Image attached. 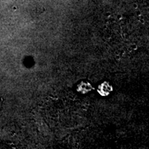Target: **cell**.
<instances>
[{"label": "cell", "instance_id": "6da1fadb", "mask_svg": "<svg viewBox=\"0 0 149 149\" xmlns=\"http://www.w3.org/2000/svg\"><path fill=\"white\" fill-rule=\"evenodd\" d=\"M111 90V87L110 86V85L108 83H104L103 84H102L100 86L99 88V92L100 94H102V95H107L109 94L110 91Z\"/></svg>", "mask_w": 149, "mask_h": 149}]
</instances>
